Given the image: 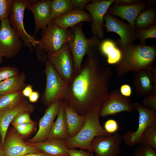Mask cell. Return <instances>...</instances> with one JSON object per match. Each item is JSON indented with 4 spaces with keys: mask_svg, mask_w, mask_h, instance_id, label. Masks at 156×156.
Here are the masks:
<instances>
[{
    "mask_svg": "<svg viewBox=\"0 0 156 156\" xmlns=\"http://www.w3.org/2000/svg\"><path fill=\"white\" fill-rule=\"evenodd\" d=\"M133 110L139 113L138 128L135 131H127L122 137L125 144L130 146L138 144L147 128L156 123V111L146 108L138 102L133 103Z\"/></svg>",
    "mask_w": 156,
    "mask_h": 156,
    "instance_id": "9c48e42d",
    "label": "cell"
},
{
    "mask_svg": "<svg viewBox=\"0 0 156 156\" xmlns=\"http://www.w3.org/2000/svg\"><path fill=\"white\" fill-rule=\"evenodd\" d=\"M3 57L0 53V64H1L3 62Z\"/></svg>",
    "mask_w": 156,
    "mask_h": 156,
    "instance_id": "7dc6e473",
    "label": "cell"
},
{
    "mask_svg": "<svg viewBox=\"0 0 156 156\" xmlns=\"http://www.w3.org/2000/svg\"><path fill=\"white\" fill-rule=\"evenodd\" d=\"M103 20L105 22L104 26L107 32H114L119 36L120 39L116 42L117 44L124 45L134 44V41L137 39L135 28L107 12L105 14Z\"/></svg>",
    "mask_w": 156,
    "mask_h": 156,
    "instance_id": "8fae6325",
    "label": "cell"
},
{
    "mask_svg": "<svg viewBox=\"0 0 156 156\" xmlns=\"http://www.w3.org/2000/svg\"><path fill=\"white\" fill-rule=\"evenodd\" d=\"M99 52L88 55L79 72L70 84L67 97L64 100L81 115L90 112L109 93L112 72L110 67L101 64Z\"/></svg>",
    "mask_w": 156,
    "mask_h": 156,
    "instance_id": "6da1fadb",
    "label": "cell"
},
{
    "mask_svg": "<svg viewBox=\"0 0 156 156\" xmlns=\"http://www.w3.org/2000/svg\"><path fill=\"white\" fill-rule=\"evenodd\" d=\"M0 156H5V153L3 146L2 144L1 137H0Z\"/></svg>",
    "mask_w": 156,
    "mask_h": 156,
    "instance_id": "bcb514c9",
    "label": "cell"
},
{
    "mask_svg": "<svg viewBox=\"0 0 156 156\" xmlns=\"http://www.w3.org/2000/svg\"><path fill=\"white\" fill-rule=\"evenodd\" d=\"M51 21L61 28H72L82 22H91L92 18L90 14L83 10H73Z\"/></svg>",
    "mask_w": 156,
    "mask_h": 156,
    "instance_id": "44dd1931",
    "label": "cell"
},
{
    "mask_svg": "<svg viewBox=\"0 0 156 156\" xmlns=\"http://www.w3.org/2000/svg\"><path fill=\"white\" fill-rule=\"evenodd\" d=\"M73 10H83L86 5L92 1L90 0H71Z\"/></svg>",
    "mask_w": 156,
    "mask_h": 156,
    "instance_id": "f35d334b",
    "label": "cell"
},
{
    "mask_svg": "<svg viewBox=\"0 0 156 156\" xmlns=\"http://www.w3.org/2000/svg\"><path fill=\"white\" fill-rule=\"evenodd\" d=\"M3 147L5 156H24L28 154L42 151L27 144L14 128H9Z\"/></svg>",
    "mask_w": 156,
    "mask_h": 156,
    "instance_id": "2e32d148",
    "label": "cell"
},
{
    "mask_svg": "<svg viewBox=\"0 0 156 156\" xmlns=\"http://www.w3.org/2000/svg\"></svg>",
    "mask_w": 156,
    "mask_h": 156,
    "instance_id": "681fc988",
    "label": "cell"
},
{
    "mask_svg": "<svg viewBox=\"0 0 156 156\" xmlns=\"http://www.w3.org/2000/svg\"><path fill=\"white\" fill-rule=\"evenodd\" d=\"M133 85L137 94L144 97L156 93V68H146L134 72Z\"/></svg>",
    "mask_w": 156,
    "mask_h": 156,
    "instance_id": "e0dca14e",
    "label": "cell"
},
{
    "mask_svg": "<svg viewBox=\"0 0 156 156\" xmlns=\"http://www.w3.org/2000/svg\"><path fill=\"white\" fill-rule=\"evenodd\" d=\"M107 57L108 64H115L120 60L121 51L114 40L107 39L101 41L99 51Z\"/></svg>",
    "mask_w": 156,
    "mask_h": 156,
    "instance_id": "4316f807",
    "label": "cell"
},
{
    "mask_svg": "<svg viewBox=\"0 0 156 156\" xmlns=\"http://www.w3.org/2000/svg\"><path fill=\"white\" fill-rule=\"evenodd\" d=\"M89 156H94L93 154L92 153L90 152Z\"/></svg>",
    "mask_w": 156,
    "mask_h": 156,
    "instance_id": "c3c4849f",
    "label": "cell"
},
{
    "mask_svg": "<svg viewBox=\"0 0 156 156\" xmlns=\"http://www.w3.org/2000/svg\"><path fill=\"white\" fill-rule=\"evenodd\" d=\"M51 0H38L31 3L28 9L33 14L35 24L34 34L36 35L40 30L44 31L51 22Z\"/></svg>",
    "mask_w": 156,
    "mask_h": 156,
    "instance_id": "d6986e66",
    "label": "cell"
},
{
    "mask_svg": "<svg viewBox=\"0 0 156 156\" xmlns=\"http://www.w3.org/2000/svg\"><path fill=\"white\" fill-rule=\"evenodd\" d=\"M115 0H93L87 4L85 9L91 16L92 21L90 24L93 36L101 40L104 36L105 23L103 18L109 6Z\"/></svg>",
    "mask_w": 156,
    "mask_h": 156,
    "instance_id": "4fadbf2b",
    "label": "cell"
},
{
    "mask_svg": "<svg viewBox=\"0 0 156 156\" xmlns=\"http://www.w3.org/2000/svg\"><path fill=\"white\" fill-rule=\"evenodd\" d=\"M142 105L146 108L156 111V93L144 97Z\"/></svg>",
    "mask_w": 156,
    "mask_h": 156,
    "instance_id": "8d00e7d4",
    "label": "cell"
},
{
    "mask_svg": "<svg viewBox=\"0 0 156 156\" xmlns=\"http://www.w3.org/2000/svg\"><path fill=\"white\" fill-rule=\"evenodd\" d=\"M90 152L75 149V148L68 149L69 156H89Z\"/></svg>",
    "mask_w": 156,
    "mask_h": 156,
    "instance_id": "60d3db41",
    "label": "cell"
},
{
    "mask_svg": "<svg viewBox=\"0 0 156 156\" xmlns=\"http://www.w3.org/2000/svg\"><path fill=\"white\" fill-rule=\"evenodd\" d=\"M139 0H115L114 3L121 5H129L137 3L140 2Z\"/></svg>",
    "mask_w": 156,
    "mask_h": 156,
    "instance_id": "b9f144b4",
    "label": "cell"
},
{
    "mask_svg": "<svg viewBox=\"0 0 156 156\" xmlns=\"http://www.w3.org/2000/svg\"><path fill=\"white\" fill-rule=\"evenodd\" d=\"M26 75L23 72L0 82V96L22 91L26 86Z\"/></svg>",
    "mask_w": 156,
    "mask_h": 156,
    "instance_id": "484cf974",
    "label": "cell"
},
{
    "mask_svg": "<svg viewBox=\"0 0 156 156\" xmlns=\"http://www.w3.org/2000/svg\"><path fill=\"white\" fill-rule=\"evenodd\" d=\"M119 129L118 123L115 120L108 119L106 120L104 123V129L110 134L115 133Z\"/></svg>",
    "mask_w": 156,
    "mask_h": 156,
    "instance_id": "74e56055",
    "label": "cell"
},
{
    "mask_svg": "<svg viewBox=\"0 0 156 156\" xmlns=\"http://www.w3.org/2000/svg\"><path fill=\"white\" fill-rule=\"evenodd\" d=\"M25 142L49 156H69L68 149L65 145V141L62 140L47 138L39 142Z\"/></svg>",
    "mask_w": 156,
    "mask_h": 156,
    "instance_id": "7402d4cb",
    "label": "cell"
},
{
    "mask_svg": "<svg viewBox=\"0 0 156 156\" xmlns=\"http://www.w3.org/2000/svg\"><path fill=\"white\" fill-rule=\"evenodd\" d=\"M73 10L71 0H53L51 3L50 20L59 17L68 12Z\"/></svg>",
    "mask_w": 156,
    "mask_h": 156,
    "instance_id": "f1b7e54d",
    "label": "cell"
},
{
    "mask_svg": "<svg viewBox=\"0 0 156 156\" xmlns=\"http://www.w3.org/2000/svg\"><path fill=\"white\" fill-rule=\"evenodd\" d=\"M44 70L46 76V85L42 100L48 106L59 99L66 100L68 94L70 84L59 74L51 63L47 60L45 62Z\"/></svg>",
    "mask_w": 156,
    "mask_h": 156,
    "instance_id": "5b68a950",
    "label": "cell"
},
{
    "mask_svg": "<svg viewBox=\"0 0 156 156\" xmlns=\"http://www.w3.org/2000/svg\"><path fill=\"white\" fill-rule=\"evenodd\" d=\"M31 3L29 0H13L9 19L12 27L17 32L23 42L24 46L33 52V47L39 43L38 40L28 34L23 23L24 12Z\"/></svg>",
    "mask_w": 156,
    "mask_h": 156,
    "instance_id": "52a82bcc",
    "label": "cell"
},
{
    "mask_svg": "<svg viewBox=\"0 0 156 156\" xmlns=\"http://www.w3.org/2000/svg\"><path fill=\"white\" fill-rule=\"evenodd\" d=\"M120 92L123 96L128 97L131 96L132 94V89L130 85L125 84L120 86Z\"/></svg>",
    "mask_w": 156,
    "mask_h": 156,
    "instance_id": "ab89813d",
    "label": "cell"
},
{
    "mask_svg": "<svg viewBox=\"0 0 156 156\" xmlns=\"http://www.w3.org/2000/svg\"><path fill=\"white\" fill-rule=\"evenodd\" d=\"M34 109L33 105L25 100L15 107L0 112V136L3 146L9 125L14 117L22 113H31Z\"/></svg>",
    "mask_w": 156,
    "mask_h": 156,
    "instance_id": "ffe728a7",
    "label": "cell"
},
{
    "mask_svg": "<svg viewBox=\"0 0 156 156\" xmlns=\"http://www.w3.org/2000/svg\"><path fill=\"white\" fill-rule=\"evenodd\" d=\"M63 100L58 99L51 103L45 110L43 116L39 122L38 130L35 135L27 141L37 143L43 141L48 138L55 117L57 115L63 104Z\"/></svg>",
    "mask_w": 156,
    "mask_h": 156,
    "instance_id": "9a60e30c",
    "label": "cell"
},
{
    "mask_svg": "<svg viewBox=\"0 0 156 156\" xmlns=\"http://www.w3.org/2000/svg\"><path fill=\"white\" fill-rule=\"evenodd\" d=\"M25 100L22 91L8 93L0 96V112L18 105Z\"/></svg>",
    "mask_w": 156,
    "mask_h": 156,
    "instance_id": "83f0119b",
    "label": "cell"
},
{
    "mask_svg": "<svg viewBox=\"0 0 156 156\" xmlns=\"http://www.w3.org/2000/svg\"><path fill=\"white\" fill-rule=\"evenodd\" d=\"M155 2V0H152L148 6L138 14L134 23V26L135 29H146L156 23V6Z\"/></svg>",
    "mask_w": 156,
    "mask_h": 156,
    "instance_id": "d4e9b609",
    "label": "cell"
},
{
    "mask_svg": "<svg viewBox=\"0 0 156 156\" xmlns=\"http://www.w3.org/2000/svg\"><path fill=\"white\" fill-rule=\"evenodd\" d=\"M30 114L29 112H24L18 114L13 119L10 124L14 127L24 123L36 122L31 118Z\"/></svg>",
    "mask_w": 156,
    "mask_h": 156,
    "instance_id": "d590c367",
    "label": "cell"
},
{
    "mask_svg": "<svg viewBox=\"0 0 156 156\" xmlns=\"http://www.w3.org/2000/svg\"><path fill=\"white\" fill-rule=\"evenodd\" d=\"M133 103L116 89L111 91L103 101L100 108L101 117L113 115L122 112H132Z\"/></svg>",
    "mask_w": 156,
    "mask_h": 156,
    "instance_id": "7c38bea8",
    "label": "cell"
},
{
    "mask_svg": "<svg viewBox=\"0 0 156 156\" xmlns=\"http://www.w3.org/2000/svg\"><path fill=\"white\" fill-rule=\"evenodd\" d=\"M40 95L38 91H33L28 97L30 102L35 103L38 100Z\"/></svg>",
    "mask_w": 156,
    "mask_h": 156,
    "instance_id": "7bdbcfd3",
    "label": "cell"
},
{
    "mask_svg": "<svg viewBox=\"0 0 156 156\" xmlns=\"http://www.w3.org/2000/svg\"><path fill=\"white\" fill-rule=\"evenodd\" d=\"M122 140L121 136L116 133L110 136H97L91 143L90 152L95 153L96 156H117L120 153Z\"/></svg>",
    "mask_w": 156,
    "mask_h": 156,
    "instance_id": "5bb4252c",
    "label": "cell"
},
{
    "mask_svg": "<svg viewBox=\"0 0 156 156\" xmlns=\"http://www.w3.org/2000/svg\"><path fill=\"white\" fill-rule=\"evenodd\" d=\"M121 56L115 64L117 76L121 78L131 72L152 68L156 60V46L140 43L120 45Z\"/></svg>",
    "mask_w": 156,
    "mask_h": 156,
    "instance_id": "7a4b0ae2",
    "label": "cell"
},
{
    "mask_svg": "<svg viewBox=\"0 0 156 156\" xmlns=\"http://www.w3.org/2000/svg\"><path fill=\"white\" fill-rule=\"evenodd\" d=\"M152 1H140L138 3L129 5H121L114 3L109 7L107 12L113 16H118L126 20L133 27L135 19L138 14L142 10L147 8Z\"/></svg>",
    "mask_w": 156,
    "mask_h": 156,
    "instance_id": "ac0fdd59",
    "label": "cell"
},
{
    "mask_svg": "<svg viewBox=\"0 0 156 156\" xmlns=\"http://www.w3.org/2000/svg\"><path fill=\"white\" fill-rule=\"evenodd\" d=\"M18 69L10 66L0 67V82L19 73Z\"/></svg>",
    "mask_w": 156,
    "mask_h": 156,
    "instance_id": "1f68e13d",
    "label": "cell"
},
{
    "mask_svg": "<svg viewBox=\"0 0 156 156\" xmlns=\"http://www.w3.org/2000/svg\"><path fill=\"white\" fill-rule=\"evenodd\" d=\"M102 103L96 106L90 112L85 115L86 121L81 129L76 135L65 141L68 149L80 148L90 151L91 143L96 137L101 135L110 136L101 126L99 120V112Z\"/></svg>",
    "mask_w": 156,
    "mask_h": 156,
    "instance_id": "3957f363",
    "label": "cell"
},
{
    "mask_svg": "<svg viewBox=\"0 0 156 156\" xmlns=\"http://www.w3.org/2000/svg\"><path fill=\"white\" fill-rule=\"evenodd\" d=\"M139 144V145L132 156H156L155 149L146 144Z\"/></svg>",
    "mask_w": 156,
    "mask_h": 156,
    "instance_id": "836d02e7",
    "label": "cell"
},
{
    "mask_svg": "<svg viewBox=\"0 0 156 156\" xmlns=\"http://www.w3.org/2000/svg\"><path fill=\"white\" fill-rule=\"evenodd\" d=\"M33 91V86L28 84L26 86L22 91L24 97H28Z\"/></svg>",
    "mask_w": 156,
    "mask_h": 156,
    "instance_id": "ee69618b",
    "label": "cell"
},
{
    "mask_svg": "<svg viewBox=\"0 0 156 156\" xmlns=\"http://www.w3.org/2000/svg\"><path fill=\"white\" fill-rule=\"evenodd\" d=\"M41 35L38 45L47 53L57 51L64 44L71 42L74 36L72 28H61L52 21L42 31Z\"/></svg>",
    "mask_w": 156,
    "mask_h": 156,
    "instance_id": "8992f818",
    "label": "cell"
},
{
    "mask_svg": "<svg viewBox=\"0 0 156 156\" xmlns=\"http://www.w3.org/2000/svg\"><path fill=\"white\" fill-rule=\"evenodd\" d=\"M63 105L66 115L69 137L72 138L82 128L86 121V115L78 114L64 100H63Z\"/></svg>",
    "mask_w": 156,
    "mask_h": 156,
    "instance_id": "603a6c76",
    "label": "cell"
},
{
    "mask_svg": "<svg viewBox=\"0 0 156 156\" xmlns=\"http://www.w3.org/2000/svg\"><path fill=\"white\" fill-rule=\"evenodd\" d=\"M136 36L140 40V43L146 44V40L156 38V23L147 29H135Z\"/></svg>",
    "mask_w": 156,
    "mask_h": 156,
    "instance_id": "4dcf8cb0",
    "label": "cell"
},
{
    "mask_svg": "<svg viewBox=\"0 0 156 156\" xmlns=\"http://www.w3.org/2000/svg\"><path fill=\"white\" fill-rule=\"evenodd\" d=\"M36 122L24 123L16 125L14 128L21 136H26L31 134L36 129Z\"/></svg>",
    "mask_w": 156,
    "mask_h": 156,
    "instance_id": "e575fe53",
    "label": "cell"
},
{
    "mask_svg": "<svg viewBox=\"0 0 156 156\" xmlns=\"http://www.w3.org/2000/svg\"><path fill=\"white\" fill-rule=\"evenodd\" d=\"M82 26V23H80L72 28L74 37L68 43L74 61L75 76L80 71L84 55L99 51L102 41L101 40L94 36L87 39L83 32Z\"/></svg>",
    "mask_w": 156,
    "mask_h": 156,
    "instance_id": "277c9868",
    "label": "cell"
},
{
    "mask_svg": "<svg viewBox=\"0 0 156 156\" xmlns=\"http://www.w3.org/2000/svg\"><path fill=\"white\" fill-rule=\"evenodd\" d=\"M24 156H49L44 153L40 151L37 153H31Z\"/></svg>",
    "mask_w": 156,
    "mask_h": 156,
    "instance_id": "f6af8a7d",
    "label": "cell"
},
{
    "mask_svg": "<svg viewBox=\"0 0 156 156\" xmlns=\"http://www.w3.org/2000/svg\"><path fill=\"white\" fill-rule=\"evenodd\" d=\"M23 43L19 35L11 26L9 18L1 22L0 53L3 57L11 59L21 50Z\"/></svg>",
    "mask_w": 156,
    "mask_h": 156,
    "instance_id": "ba28073f",
    "label": "cell"
},
{
    "mask_svg": "<svg viewBox=\"0 0 156 156\" xmlns=\"http://www.w3.org/2000/svg\"><path fill=\"white\" fill-rule=\"evenodd\" d=\"M56 120L51 127L48 138L64 141L69 138L66 115L63 104Z\"/></svg>",
    "mask_w": 156,
    "mask_h": 156,
    "instance_id": "cb8c5ba5",
    "label": "cell"
},
{
    "mask_svg": "<svg viewBox=\"0 0 156 156\" xmlns=\"http://www.w3.org/2000/svg\"></svg>",
    "mask_w": 156,
    "mask_h": 156,
    "instance_id": "f907efd6",
    "label": "cell"
},
{
    "mask_svg": "<svg viewBox=\"0 0 156 156\" xmlns=\"http://www.w3.org/2000/svg\"><path fill=\"white\" fill-rule=\"evenodd\" d=\"M138 144L148 145L156 149V123L149 126L143 133Z\"/></svg>",
    "mask_w": 156,
    "mask_h": 156,
    "instance_id": "f546056e",
    "label": "cell"
},
{
    "mask_svg": "<svg viewBox=\"0 0 156 156\" xmlns=\"http://www.w3.org/2000/svg\"><path fill=\"white\" fill-rule=\"evenodd\" d=\"M47 55V60L60 76L70 84L75 75L74 61L68 43L64 44L57 51Z\"/></svg>",
    "mask_w": 156,
    "mask_h": 156,
    "instance_id": "30bf717a",
    "label": "cell"
},
{
    "mask_svg": "<svg viewBox=\"0 0 156 156\" xmlns=\"http://www.w3.org/2000/svg\"><path fill=\"white\" fill-rule=\"evenodd\" d=\"M13 0H0V21L8 19Z\"/></svg>",
    "mask_w": 156,
    "mask_h": 156,
    "instance_id": "d6a6232c",
    "label": "cell"
}]
</instances>
